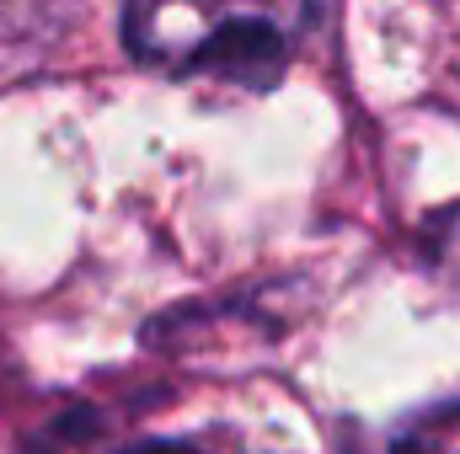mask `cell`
<instances>
[{"instance_id": "cell-3", "label": "cell", "mask_w": 460, "mask_h": 454, "mask_svg": "<svg viewBox=\"0 0 460 454\" xmlns=\"http://www.w3.org/2000/svg\"><path fill=\"white\" fill-rule=\"evenodd\" d=\"M429 257L460 284V204L445 209V214H434V225H429Z\"/></svg>"}, {"instance_id": "cell-2", "label": "cell", "mask_w": 460, "mask_h": 454, "mask_svg": "<svg viewBox=\"0 0 460 454\" xmlns=\"http://www.w3.org/2000/svg\"><path fill=\"white\" fill-rule=\"evenodd\" d=\"M385 454H460V401H439L396 428Z\"/></svg>"}, {"instance_id": "cell-1", "label": "cell", "mask_w": 460, "mask_h": 454, "mask_svg": "<svg viewBox=\"0 0 460 454\" xmlns=\"http://www.w3.org/2000/svg\"><path fill=\"white\" fill-rule=\"evenodd\" d=\"M305 22H316V11H295V5H134L123 16V38L155 70L215 75V81L262 92L289 70Z\"/></svg>"}, {"instance_id": "cell-4", "label": "cell", "mask_w": 460, "mask_h": 454, "mask_svg": "<svg viewBox=\"0 0 460 454\" xmlns=\"http://www.w3.org/2000/svg\"><path fill=\"white\" fill-rule=\"evenodd\" d=\"M134 454H204V444H145Z\"/></svg>"}]
</instances>
